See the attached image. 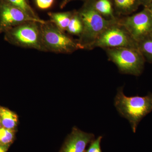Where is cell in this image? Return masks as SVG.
<instances>
[{"mask_svg":"<svg viewBox=\"0 0 152 152\" xmlns=\"http://www.w3.org/2000/svg\"><path fill=\"white\" fill-rule=\"evenodd\" d=\"M114 105L122 117L129 121L133 132L136 133L139 123L152 111V93L146 96L128 97L123 87L118 88Z\"/></svg>","mask_w":152,"mask_h":152,"instance_id":"1","label":"cell"},{"mask_svg":"<svg viewBox=\"0 0 152 152\" xmlns=\"http://www.w3.org/2000/svg\"><path fill=\"white\" fill-rule=\"evenodd\" d=\"M78 13L83 26V32L77 40L82 50H92L99 36L118 19L108 20L102 16L94 8L92 0L86 2Z\"/></svg>","mask_w":152,"mask_h":152,"instance_id":"2","label":"cell"},{"mask_svg":"<svg viewBox=\"0 0 152 152\" xmlns=\"http://www.w3.org/2000/svg\"><path fill=\"white\" fill-rule=\"evenodd\" d=\"M40 27L44 52L71 54L82 50L77 40L71 38L50 20L40 23Z\"/></svg>","mask_w":152,"mask_h":152,"instance_id":"3","label":"cell"},{"mask_svg":"<svg viewBox=\"0 0 152 152\" xmlns=\"http://www.w3.org/2000/svg\"><path fill=\"white\" fill-rule=\"evenodd\" d=\"M111 61L123 74L140 75L146 61L138 48H120L105 50Z\"/></svg>","mask_w":152,"mask_h":152,"instance_id":"4","label":"cell"},{"mask_svg":"<svg viewBox=\"0 0 152 152\" xmlns=\"http://www.w3.org/2000/svg\"><path fill=\"white\" fill-rule=\"evenodd\" d=\"M40 23L29 21L16 26L4 33L5 40L16 46L43 51Z\"/></svg>","mask_w":152,"mask_h":152,"instance_id":"5","label":"cell"},{"mask_svg":"<svg viewBox=\"0 0 152 152\" xmlns=\"http://www.w3.org/2000/svg\"><path fill=\"white\" fill-rule=\"evenodd\" d=\"M120 48H138L137 44L118 19L101 34L94 44L93 49Z\"/></svg>","mask_w":152,"mask_h":152,"instance_id":"6","label":"cell"},{"mask_svg":"<svg viewBox=\"0 0 152 152\" xmlns=\"http://www.w3.org/2000/svg\"><path fill=\"white\" fill-rule=\"evenodd\" d=\"M119 21L137 43L152 33V13L147 7Z\"/></svg>","mask_w":152,"mask_h":152,"instance_id":"7","label":"cell"},{"mask_svg":"<svg viewBox=\"0 0 152 152\" xmlns=\"http://www.w3.org/2000/svg\"><path fill=\"white\" fill-rule=\"evenodd\" d=\"M29 21L43 23L45 21L34 18L20 9L0 0V34H4L16 26Z\"/></svg>","mask_w":152,"mask_h":152,"instance_id":"8","label":"cell"},{"mask_svg":"<svg viewBox=\"0 0 152 152\" xmlns=\"http://www.w3.org/2000/svg\"><path fill=\"white\" fill-rule=\"evenodd\" d=\"M94 138V134L85 132L75 127L68 136L61 152H84L87 145Z\"/></svg>","mask_w":152,"mask_h":152,"instance_id":"9","label":"cell"},{"mask_svg":"<svg viewBox=\"0 0 152 152\" xmlns=\"http://www.w3.org/2000/svg\"><path fill=\"white\" fill-rule=\"evenodd\" d=\"M73 13V11L60 12H49L48 13V15L50 18L49 20L50 21L54 24L60 30L65 32Z\"/></svg>","mask_w":152,"mask_h":152,"instance_id":"10","label":"cell"},{"mask_svg":"<svg viewBox=\"0 0 152 152\" xmlns=\"http://www.w3.org/2000/svg\"><path fill=\"white\" fill-rule=\"evenodd\" d=\"M93 7L102 16L108 20H116L110 0H92Z\"/></svg>","mask_w":152,"mask_h":152,"instance_id":"11","label":"cell"},{"mask_svg":"<svg viewBox=\"0 0 152 152\" xmlns=\"http://www.w3.org/2000/svg\"><path fill=\"white\" fill-rule=\"evenodd\" d=\"M0 119L3 127L14 129L18 123L16 114L7 108L0 107Z\"/></svg>","mask_w":152,"mask_h":152,"instance_id":"12","label":"cell"},{"mask_svg":"<svg viewBox=\"0 0 152 152\" xmlns=\"http://www.w3.org/2000/svg\"><path fill=\"white\" fill-rule=\"evenodd\" d=\"M83 22L78 11H73V13L66 31L69 34L79 37L83 32Z\"/></svg>","mask_w":152,"mask_h":152,"instance_id":"13","label":"cell"},{"mask_svg":"<svg viewBox=\"0 0 152 152\" xmlns=\"http://www.w3.org/2000/svg\"><path fill=\"white\" fill-rule=\"evenodd\" d=\"M146 61L152 63V33L137 43Z\"/></svg>","mask_w":152,"mask_h":152,"instance_id":"14","label":"cell"},{"mask_svg":"<svg viewBox=\"0 0 152 152\" xmlns=\"http://www.w3.org/2000/svg\"><path fill=\"white\" fill-rule=\"evenodd\" d=\"M115 7L119 13L126 14L132 12L140 4L138 0H114Z\"/></svg>","mask_w":152,"mask_h":152,"instance_id":"15","label":"cell"},{"mask_svg":"<svg viewBox=\"0 0 152 152\" xmlns=\"http://www.w3.org/2000/svg\"><path fill=\"white\" fill-rule=\"evenodd\" d=\"M5 2L10 4L23 11L26 14L34 18L41 20L31 7L28 0H2Z\"/></svg>","mask_w":152,"mask_h":152,"instance_id":"16","label":"cell"},{"mask_svg":"<svg viewBox=\"0 0 152 152\" xmlns=\"http://www.w3.org/2000/svg\"><path fill=\"white\" fill-rule=\"evenodd\" d=\"M15 136L13 129L2 127L0 128V144L10 145L12 142Z\"/></svg>","mask_w":152,"mask_h":152,"instance_id":"17","label":"cell"},{"mask_svg":"<svg viewBox=\"0 0 152 152\" xmlns=\"http://www.w3.org/2000/svg\"><path fill=\"white\" fill-rule=\"evenodd\" d=\"M55 0H35L36 5L41 10H47L53 7Z\"/></svg>","mask_w":152,"mask_h":152,"instance_id":"18","label":"cell"},{"mask_svg":"<svg viewBox=\"0 0 152 152\" xmlns=\"http://www.w3.org/2000/svg\"><path fill=\"white\" fill-rule=\"evenodd\" d=\"M102 139V137L99 136L96 140L91 142L90 146L86 152H102L100 146Z\"/></svg>","mask_w":152,"mask_h":152,"instance_id":"19","label":"cell"},{"mask_svg":"<svg viewBox=\"0 0 152 152\" xmlns=\"http://www.w3.org/2000/svg\"><path fill=\"white\" fill-rule=\"evenodd\" d=\"M72 1H74V0H62L61 2L60 5V8L61 9L64 8L67 4L68 3Z\"/></svg>","mask_w":152,"mask_h":152,"instance_id":"20","label":"cell"},{"mask_svg":"<svg viewBox=\"0 0 152 152\" xmlns=\"http://www.w3.org/2000/svg\"><path fill=\"white\" fill-rule=\"evenodd\" d=\"M10 145H4L0 144V152H7L8 149Z\"/></svg>","mask_w":152,"mask_h":152,"instance_id":"21","label":"cell"},{"mask_svg":"<svg viewBox=\"0 0 152 152\" xmlns=\"http://www.w3.org/2000/svg\"><path fill=\"white\" fill-rule=\"evenodd\" d=\"M152 0H138L140 4H142L144 7H147Z\"/></svg>","mask_w":152,"mask_h":152,"instance_id":"22","label":"cell"},{"mask_svg":"<svg viewBox=\"0 0 152 152\" xmlns=\"http://www.w3.org/2000/svg\"><path fill=\"white\" fill-rule=\"evenodd\" d=\"M147 7L149 9V10L151 11V12L152 13V1L150 3V4L147 6V7Z\"/></svg>","mask_w":152,"mask_h":152,"instance_id":"23","label":"cell"},{"mask_svg":"<svg viewBox=\"0 0 152 152\" xmlns=\"http://www.w3.org/2000/svg\"><path fill=\"white\" fill-rule=\"evenodd\" d=\"M2 125L1 122V119H0V128L2 127Z\"/></svg>","mask_w":152,"mask_h":152,"instance_id":"24","label":"cell"},{"mask_svg":"<svg viewBox=\"0 0 152 152\" xmlns=\"http://www.w3.org/2000/svg\"></svg>","mask_w":152,"mask_h":152,"instance_id":"25","label":"cell"}]
</instances>
